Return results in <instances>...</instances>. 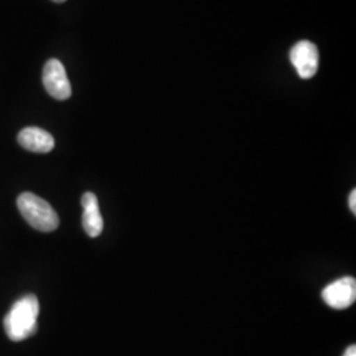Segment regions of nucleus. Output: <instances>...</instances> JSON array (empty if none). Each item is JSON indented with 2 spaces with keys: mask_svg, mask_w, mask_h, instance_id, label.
I'll list each match as a JSON object with an SVG mask.
<instances>
[{
  "mask_svg": "<svg viewBox=\"0 0 356 356\" xmlns=\"http://www.w3.org/2000/svg\"><path fill=\"white\" fill-rule=\"evenodd\" d=\"M20 214L29 226L41 232H51L58 227L60 218L49 202L32 193H23L17 198Z\"/></svg>",
  "mask_w": 356,
  "mask_h": 356,
  "instance_id": "f03ea898",
  "label": "nucleus"
},
{
  "mask_svg": "<svg viewBox=\"0 0 356 356\" xmlns=\"http://www.w3.org/2000/svg\"><path fill=\"white\" fill-rule=\"evenodd\" d=\"M40 304L35 294H26L17 300L4 317V330L13 342H20L38 331Z\"/></svg>",
  "mask_w": 356,
  "mask_h": 356,
  "instance_id": "f257e3e1",
  "label": "nucleus"
},
{
  "mask_svg": "<svg viewBox=\"0 0 356 356\" xmlns=\"http://www.w3.org/2000/svg\"><path fill=\"white\" fill-rule=\"evenodd\" d=\"M19 144L29 152L48 153L54 148V139L42 128L26 127L17 136Z\"/></svg>",
  "mask_w": 356,
  "mask_h": 356,
  "instance_id": "423d86ee",
  "label": "nucleus"
},
{
  "mask_svg": "<svg viewBox=\"0 0 356 356\" xmlns=\"http://www.w3.org/2000/svg\"><path fill=\"white\" fill-rule=\"evenodd\" d=\"M343 356H356L355 346H350V347L346 350V353H344Z\"/></svg>",
  "mask_w": 356,
  "mask_h": 356,
  "instance_id": "1a4fd4ad",
  "label": "nucleus"
},
{
  "mask_svg": "<svg viewBox=\"0 0 356 356\" xmlns=\"http://www.w3.org/2000/svg\"><path fill=\"white\" fill-rule=\"evenodd\" d=\"M322 298L332 309H347L355 302L356 280L354 277H343L329 284L323 292Z\"/></svg>",
  "mask_w": 356,
  "mask_h": 356,
  "instance_id": "39448f33",
  "label": "nucleus"
},
{
  "mask_svg": "<svg viewBox=\"0 0 356 356\" xmlns=\"http://www.w3.org/2000/svg\"><path fill=\"white\" fill-rule=\"evenodd\" d=\"M348 204H350V209L353 211V214H356V191H351L350 194V198H348Z\"/></svg>",
  "mask_w": 356,
  "mask_h": 356,
  "instance_id": "6e6552de",
  "label": "nucleus"
},
{
  "mask_svg": "<svg viewBox=\"0 0 356 356\" xmlns=\"http://www.w3.org/2000/svg\"><path fill=\"white\" fill-rule=\"evenodd\" d=\"M82 225L90 238H97L102 234L103 218L99 210L98 198L92 193H85L82 197Z\"/></svg>",
  "mask_w": 356,
  "mask_h": 356,
  "instance_id": "0eeeda50",
  "label": "nucleus"
},
{
  "mask_svg": "<svg viewBox=\"0 0 356 356\" xmlns=\"http://www.w3.org/2000/svg\"><path fill=\"white\" fill-rule=\"evenodd\" d=\"M42 83L48 94L57 101H66L72 95V85L65 66L56 58H51L44 66Z\"/></svg>",
  "mask_w": 356,
  "mask_h": 356,
  "instance_id": "7ed1b4c3",
  "label": "nucleus"
},
{
  "mask_svg": "<svg viewBox=\"0 0 356 356\" xmlns=\"http://www.w3.org/2000/svg\"><path fill=\"white\" fill-rule=\"evenodd\" d=\"M54 3H64V1H66V0H53Z\"/></svg>",
  "mask_w": 356,
  "mask_h": 356,
  "instance_id": "9d476101",
  "label": "nucleus"
},
{
  "mask_svg": "<svg viewBox=\"0 0 356 356\" xmlns=\"http://www.w3.org/2000/svg\"><path fill=\"white\" fill-rule=\"evenodd\" d=\"M292 63L297 74L302 79L316 76L319 66V51L310 41H298L291 51Z\"/></svg>",
  "mask_w": 356,
  "mask_h": 356,
  "instance_id": "20e7f679",
  "label": "nucleus"
}]
</instances>
